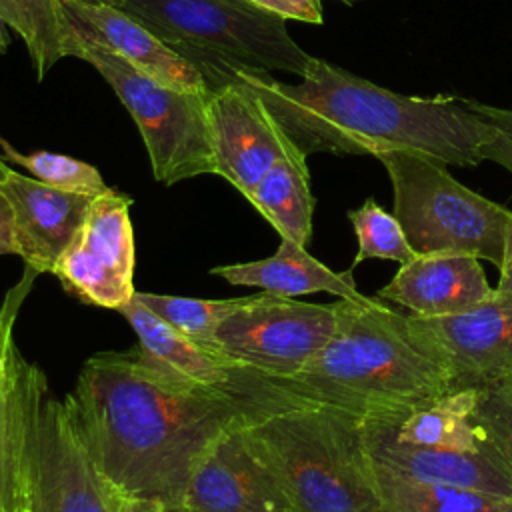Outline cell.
<instances>
[{
    "mask_svg": "<svg viewBox=\"0 0 512 512\" xmlns=\"http://www.w3.org/2000/svg\"><path fill=\"white\" fill-rule=\"evenodd\" d=\"M248 202L276 228L280 238L306 246L314 214L306 156L298 152L274 164L256 184Z\"/></svg>",
    "mask_w": 512,
    "mask_h": 512,
    "instance_id": "cell-20",
    "label": "cell"
},
{
    "mask_svg": "<svg viewBox=\"0 0 512 512\" xmlns=\"http://www.w3.org/2000/svg\"><path fill=\"white\" fill-rule=\"evenodd\" d=\"M132 198L108 188L98 194L70 246L52 268L78 300L120 310L134 296Z\"/></svg>",
    "mask_w": 512,
    "mask_h": 512,
    "instance_id": "cell-11",
    "label": "cell"
},
{
    "mask_svg": "<svg viewBox=\"0 0 512 512\" xmlns=\"http://www.w3.org/2000/svg\"><path fill=\"white\" fill-rule=\"evenodd\" d=\"M374 464L422 482L448 484L512 498V462L490 442L480 450L408 446L362 420Z\"/></svg>",
    "mask_w": 512,
    "mask_h": 512,
    "instance_id": "cell-16",
    "label": "cell"
},
{
    "mask_svg": "<svg viewBox=\"0 0 512 512\" xmlns=\"http://www.w3.org/2000/svg\"><path fill=\"white\" fill-rule=\"evenodd\" d=\"M334 308L336 326L322 350L296 376L274 380L292 396L394 422L454 390L448 370L414 342L408 314L380 298H338Z\"/></svg>",
    "mask_w": 512,
    "mask_h": 512,
    "instance_id": "cell-3",
    "label": "cell"
},
{
    "mask_svg": "<svg viewBox=\"0 0 512 512\" xmlns=\"http://www.w3.org/2000/svg\"><path fill=\"white\" fill-rule=\"evenodd\" d=\"M8 170H10V164H8V162H6V160L0 156V178H2V176H4Z\"/></svg>",
    "mask_w": 512,
    "mask_h": 512,
    "instance_id": "cell-35",
    "label": "cell"
},
{
    "mask_svg": "<svg viewBox=\"0 0 512 512\" xmlns=\"http://www.w3.org/2000/svg\"><path fill=\"white\" fill-rule=\"evenodd\" d=\"M210 274L224 278L234 286H258L264 292L280 296H304L314 292H328L338 298L368 302L372 296H364L354 282L352 268L346 272H334L292 240L280 238L278 250L254 262L226 264L212 268Z\"/></svg>",
    "mask_w": 512,
    "mask_h": 512,
    "instance_id": "cell-18",
    "label": "cell"
},
{
    "mask_svg": "<svg viewBox=\"0 0 512 512\" xmlns=\"http://www.w3.org/2000/svg\"><path fill=\"white\" fill-rule=\"evenodd\" d=\"M472 414L494 446L512 462V386L478 390Z\"/></svg>",
    "mask_w": 512,
    "mask_h": 512,
    "instance_id": "cell-27",
    "label": "cell"
},
{
    "mask_svg": "<svg viewBox=\"0 0 512 512\" xmlns=\"http://www.w3.org/2000/svg\"><path fill=\"white\" fill-rule=\"evenodd\" d=\"M66 56L92 64L112 86L140 130L158 182L172 186L194 176L214 174L206 114L208 92H182L160 84L114 52L82 38L72 26Z\"/></svg>",
    "mask_w": 512,
    "mask_h": 512,
    "instance_id": "cell-8",
    "label": "cell"
},
{
    "mask_svg": "<svg viewBox=\"0 0 512 512\" xmlns=\"http://www.w3.org/2000/svg\"><path fill=\"white\" fill-rule=\"evenodd\" d=\"M0 254H16L12 212L2 194H0Z\"/></svg>",
    "mask_w": 512,
    "mask_h": 512,
    "instance_id": "cell-30",
    "label": "cell"
},
{
    "mask_svg": "<svg viewBox=\"0 0 512 512\" xmlns=\"http://www.w3.org/2000/svg\"><path fill=\"white\" fill-rule=\"evenodd\" d=\"M0 194L12 212L16 254L36 274L52 272L96 198L48 186L12 168L0 178Z\"/></svg>",
    "mask_w": 512,
    "mask_h": 512,
    "instance_id": "cell-14",
    "label": "cell"
},
{
    "mask_svg": "<svg viewBox=\"0 0 512 512\" xmlns=\"http://www.w3.org/2000/svg\"><path fill=\"white\" fill-rule=\"evenodd\" d=\"M6 22L4 18L0 16V54H4L8 50V44H10V36H8V30H6Z\"/></svg>",
    "mask_w": 512,
    "mask_h": 512,
    "instance_id": "cell-33",
    "label": "cell"
},
{
    "mask_svg": "<svg viewBox=\"0 0 512 512\" xmlns=\"http://www.w3.org/2000/svg\"><path fill=\"white\" fill-rule=\"evenodd\" d=\"M348 218L358 238V252L352 260V268L372 258L402 264L416 254L398 218L378 206L374 198H368L360 208L350 210Z\"/></svg>",
    "mask_w": 512,
    "mask_h": 512,
    "instance_id": "cell-26",
    "label": "cell"
},
{
    "mask_svg": "<svg viewBox=\"0 0 512 512\" xmlns=\"http://www.w3.org/2000/svg\"><path fill=\"white\" fill-rule=\"evenodd\" d=\"M12 440L20 512H120L122 496L80 444L42 370L12 358Z\"/></svg>",
    "mask_w": 512,
    "mask_h": 512,
    "instance_id": "cell-6",
    "label": "cell"
},
{
    "mask_svg": "<svg viewBox=\"0 0 512 512\" xmlns=\"http://www.w3.org/2000/svg\"><path fill=\"white\" fill-rule=\"evenodd\" d=\"M250 4L268 10L286 20H300L310 24L322 22V2L320 0H248Z\"/></svg>",
    "mask_w": 512,
    "mask_h": 512,
    "instance_id": "cell-29",
    "label": "cell"
},
{
    "mask_svg": "<svg viewBox=\"0 0 512 512\" xmlns=\"http://www.w3.org/2000/svg\"><path fill=\"white\" fill-rule=\"evenodd\" d=\"M0 16L24 40L38 80L66 58L70 24L62 0H0Z\"/></svg>",
    "mask_w": 512,
    "mask_h": 512,
    "instance_id": "cell-22",
    "label": "cell"
},
{
    "mask_svg": "<svg viewBox=\"0 0 512 512\" xmlns=\"http://www.w3.org/2000/svg\"><path fill=\"white\" fill-rule=\"evenodd\" d=\"M334 326V302L312 304L262 292L240 298L218 322L214 352L266 378L286 380L322 350Z\"/></svg>",
    "mask_w": 512,
    "mask_h": 512,
    "instance_id": "cell-9",
    "label": "cell"
},
{
    "mask_svg": "<svg viewBox=\"0 0 512 512\" xmlns=\"http://www.w3.org/2000/svg\"><path fill=\"white\" fill-rule=\"evenodd\" d=\"M484 120L482 158L492 160L512 174V110L470 102Z\"/></svg>",
    "mask_w": 512,
    "mask_h": 512,
    "instance_id": "cell-28",
    "label": "cell"
},
{
    "mask_svg": "<svg viewBox=\"0 0 512 512\" xmlns=\"http://www.w3.org/2000/svg\"><path fill=\"white\" fill-rule=\"evenodd\" d=\"M72 428L100 474L126 498L180 512L194 468L230 428L260 414L244 400L168 376L136 348L90 356L64 396Z\"/></svg>",
    "mask_w": 512,
    "mask_h": 512,
    "instance_id": "cell-1",
    "label": "cell"
},
{
    "mask_svg": "<svg viewBox=\"0 0 512 512\" xmlns=\"http://www.w3.org/2000/svg\"><path fill=\"white\" fill-rule=\"evenodd\" d=\"M414 342L452 376L454 390L512 386V294L492 290L452 316L408 314Z\"/></svg>",
    "mask_w": 512,
    "mask_h": 512,
    "instance_id": "cell-10",
    "label": "cell"
},
{
    "mask_svg": "<svg viewBox=\"0 0 512 512\" xmlns=\"http://www.w3.org/2000/svg\"><path fill=\"white\" fill-rule=\"evenodd\" d=\"M394 192V216L414 252L472 254L500 268L512 210L460 184L446 164L390 150L376 156Z\"/></svg>",
    "mask_w": 512,
    "mask_h": 512,
    "instance_id": "cell-7",
    "label": "cell"
},
{
    "mask_svg": "<svg viewBox=\"0 0 512 512\" xmlns=\"http://www.w3.org/2000/svg\"><path fill=\"white\" fill-rule=\"evenodd\" d=\"M478 390H452L394 422L364 420L384 432L388 438L420 448L480 450L492 440L476 422L472 410Z\"/></svg>",
    "mask_w": 512,
    "mask_h": 512,
    "instance_id": "cell-19",
    "label": "cell"
},
{
    "mask_svg": "<svg viewBox=\"0 0 512 512\" xmlns=\"http://www.w3.org/2000/svg\"><path fill=\"white\" fill-rule=\"evenodd\" d=\"M0 512H4V510H0Z\"/></svg>",
    "mask_w": 512,
    "mask_h": 512,
    "instance_id": "cell-37",
    "label": "cell"
},
{
    "mask_svg": "<svg viewBox=\"0 0 512 512\" xmlns=\"http://www.w3.org/2000/svg\"><path fill=\"white\" fill-rule=\"evenodd\" d=\"M34 270L28 268V276L8 294L0 310V510L20 512L18 498V472H16V454L12 440V324L18 312L20 302L24 300Z\"/></svg>",
    "mask_w": 512,
    "mask_h": 512,
    "instance_id": "cell-23",
    "label": "cell"
},
{
    "mask_svg": "<svg viewBox=\"0 0 512 512\" xmlns=\"http://www.w3.org/2000/svg\"><path fill=\"white\" fill-rule=\"evenodd\" d=\"M62 8L82 38L114 52L142 74L182 92H208L202 74L190 62L122 8L78 0H62Z\"/></svg>",
    "mask_w": 512,
    "mask_h": 512,
    "instance_id": "cell-15",
    "label": "cell"
},
{
    "mask_svg": "<svg viewBox=\"0 0 512 512\" xmlns=\"http://www.w3.org/2000/svg\"><path fill=\"white\" fill-rule=\"evenodd\" d=\"M206 114L214 174L246 198L274 164L298 154L260 98L242 82L210 90Z\"/></svg>",
    "mask_w": 512,
    "mask_h": 512,
    "instance_id": "cell-12",
    "label": "cell"
},
{
    "mask_svg": "<svg viewBox=\"0 0 512 512\" xmlns=\"http://www.w3.org/2000/svg\"><path fill=\"white\" fill-rule=\"evenodd\" d=\"M232 82L260 98L306 158L314 152L378 156L406 150L446 166L484 160V120L466 100L396 94L320 58H312L298 84L266 72H238Z\"/></svg>",
    "mask_w": 512,
    "mask_h": 512,
    "instance_id": "cell-2",
    "label": "cell"
},
{
    "mask_svg": "<svg viewBox=\"0 0 512 512\" xmlns=\"http://www.w3.org/2000/svg\"><path fill=\"white\" fill-rule=\"evenodd\" d=\"M500 278L496 284V290L512 294V218L506 230V242H504V254H502V264H500Z\"/></svg>",
    "mask_w": 512,
    "mask_h": 512,
    "instance_id": "cell-31",
    "label": "cell"
},
{
    "mask_svg": "<svg viewBox=\"0 0 512 512\" xmlns=\"http://www.w3.org/2000/svg\"><path fill=\"white\" fill-rule=\"evenodd\" d=\"M78 2H84V4H104V6H114V8H120L124 4V0H78Z\"/></svg>",
    "mask_w": 512,
    "mask_h": 512,
    "instance_id": "cell-34",
    "label": "cell"
},
{
    "mask_svg": "<svg viewBox=\"0 0 512 512\" xmlns=\"http://www.w3.org/2000/svg\"><path fill=\"white\" fill-rule=\"evenodd\" d=\"M0 148H2V158L8 164H18L24 170L32 174V178L60 188L68 192H80V194H92L98 196L108 190L104 184V178L100 176L98 168L92 164L66 156V154H56V152H46L38 150L32 154H22L18 152L10 142H6L0 136Z\"/></svg>",
    "mask_w": 512,
    "mask_h": 512,
    "instance_id": "cell-25",
    "label": "cell"
},
{
    "mask_svg": "<svg viewBox=\"0 0 512 512\" xmlns=\"http://www.w3.org/2000/svg\"><path fill=\"white\" fill-rule=\"evenodd\" d=\"M492 290L480 258L460 252H416L376 296L404 306L414 316L436 318L460 314Z\"/></svg>",
    "mask_w": 512,
    "mask_h": 512,
    "instance_id": "cell-17",
    "label": "cell"
},
{
    "mask_svg": "<svg viewBox=\"0 0 512 512\" xmlns=\"http://www.w3.org/2000/svg\"><path fill=\"white\" fill-rule=\"evenodd\" d=\"M338 2H344V4H354V2H360V0H338Z\"/></svg>",
    "mask_w": 512,
    "mask_h": 512,
    "instance_id": "cell-36",
    "label": "cell"
},
{
    "mask_svg": "<svg viewBox=\"0 0 512 512\" xmlns=\"http://www.w3.org/2000/svg\"><path fill=\"white\" fill-rule=\"evenodd\" d=\"M384 512H512V498L422 482L376 464Z\"/></svg>",
    "mask_w": 512,
    "mask_h": 512,
    "instance_id": "cell-21",
    "label": "cell"
},
{
    "mask_svg": "<svg viewBox=\"0 0 512 512\" xmlns=\"http://www.w3.org/2000/svg\"><path fill=\"white\" fill-rule=\"evenodd\" d=\"M120 512H170L158 500H144V498H126L122 496Z\"/></svg>",
    "mask_w": 512,
    "mask_h": 512,
    "instance_id": "cell-32",
    "label": "cell"
},
{
    "mask_svg": "<svg viewBox=\"0 0 512 512\" xmlns=\"http://www.w3.org/2000/svg\"><path fill=\"white\" fill-rule=\"evenodd\" d=\"M246 428L276 472L290 512H384L360 416L300 404L252 418Z\"/></svg>",
    "mask_w": 512,
    "mask_h": 512,
    "instance_id": "cell-4",
    "label": "cell"
},
{
    "mask_svg": "<svg viewBox=\"0 0 512 512\" xmlns=\"http://www.w3.org/2000/svg\"><path fill=\"white\" fill-rule=\"evenodd\" d=\"M246 424L226 430L200 458L180 512H290L284 488Z\"/></svg>",
    "mask_w": 512,
    "mask_h": 512,
    "instance_id": "cell-13",
    "label": "cell"
},
{
    "mask_svg": "<svg viewBox=\"0 0 512 512\" xmlns=\"http://www.w3.org/2000/svg\"><path fill=\"white\" fill-rule=\"evenodd\" d=\"M120 8L190 62L208 92L238 72L304 76L314 58L288 34L286 18L248 0H124Z\"/></svg>",
    "mask_w": 512,
    "mask_h": 512,
    "instance_id": "cell-5",
    "label": "cell"
},
{
    "mask_svg": "<svg viewBox=\"0 0 512 512\" xmlns=\"http://www.w3.org/2000/svg\"><path fill=\"white\" fill-rule=\"evenodd\" d=\"M134 296L160 320L208 350H214V334L218 322L240 302V298L204 300L138 290L134 292Z\"/></svg>",
    "mask_w": 512,
    "mask_h": 512,
    "instance_id": "cell-24",
    "label": "cell"
}]
</instances>
